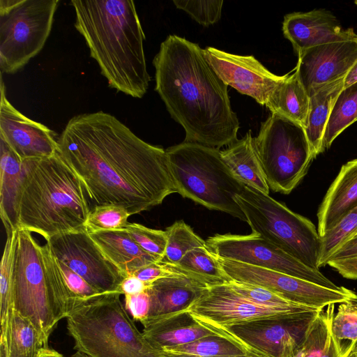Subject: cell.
I'll return each mask as SVG.
<instances>
[{"mask_svg":"<svg viewBox=\"0 0 357 357\" xmlns=\"http://www.w3.org/2000/svg\"><path fill=\"white\" fill-rule=\"evenodd\" d=\"M57 142L59 154L96 204L122 206L132 215L176 192L165 150L109 113L73 116Z\"/></svg>","mask_w":357,"mask_h":357,"instance_id":"obj_1","label":"cell"},{"mask_svg":"<svg viewBox=\"0 0 357 357\" xmlns=\"http://www.w3.org/2000/svg\"><path fill=\"white\" fill-rule=\"evenodd\" d=\"M155 91L184 129V142L219 149L237 140L239 122L227 85L208 63L204 50L169 35L153 60Z\"/></svg>","mask_w":357,"mask_h":357,"instance_id":"obj_2","label":"cell"},{"mask_svg":"<svg viewBox=\"0 0 357 357\" xmlns=\"http://www.w3.org/2000/svg\"><path fill=\"white\" fill-rule=\"evenodd\" d=\"M74 26L110 88L132 98L147 91L145 36L131 0H73Z\"/></svg>","mask_w":357,"mask_h":357,"instance_id":"obj_3","label":"cell"},{"mask_svg":"<svg viewBox=\"0 0 357 357\" xmlns=\"http://www.w3.org/2000/svg\"><path fill=\"white\" fill-rule=\"evenodd\" d=\"M19 229L51 237L84 228L90 211L84 185L59 153L24 160Z\"/></svg>","mask_w":357,"mask_h":357,"instance_id":"obj_4","label":"cell"},{"mask_svg":"<svg viewBox=\"0 0 357 357\" xmlns=\"http://www.w3.org/2000/svg\"><path fill=\"white\" fill-rule=\"evenodd\" d=\"M116 292L70 299L67 328L87 357H161L128 314Z\"/></svg>","mask_w":357,"mask_h":357,"instance_id":"obj_5","label":"cell"},{"mask_svg":"<svg viewBox=\"0 0 357 357\" xmlns=\"http://www.w3.org/2000/svg\"><path fill=\"white\" fill-rule=\"evenodd\" d=\"M165 151L176 192L208 209L246 221L236 202L245 185L231 172L219 149L183 142Z\"/></svg>","mask_w":357,"mask_h":357,"instance_id":"obj_6","label":"cell"},{"mask_svg":"<svg viewBox=\"0 0 357 357\" xmlns=\"http://www.w3.org/2000/svg\"><path fill=\"white\" fill-rule=\"evenodd\" d=\"M252 233L257 234L305 266L319 271L321 237L308 218L268 195L245 186L236 197Z\"/></svg>","mask_w":357,"mask_h":357,"instance_id":"obj_7","label":"cell"},{"mask_svg":"<svg viewBox=\"0 0 357 357\" xmlns=\"http://www.w3.org/2000/svg\"><path fill=\"white\" fill-rule=\"evenodd\" d=\"M15 310L38 331L45 348L58 322L63 319L45 262L43 246L31 232L18 229L13 259Z\"/></svg>","mask_w":357,"mask_h":357,"instance_id":"obj_8","label":"cell"},{"mask_svg":"<svg viewBox=\"0 0 357 357\" xmlns=\"http://www.w3.org/2000/svg\"><path fill=\"white\" fill-rule=\"evenodd\" d=\"M254 145L269 188L276 192L289 194L313 160L304 128L278 114L261 123Z\"/></svg>","mask_w":357,"mask_h":357,"instance_id":"obj_9","label":"cell"},{"mask_svg":"<svg viewBox=\"0 0 357 357\" xmlns=\"http://www.w3.org/2000/svg\"><path fill=\"white\" fill-rule=\"evenodd\" d=\"M58 0L0 1V69L13 74L44 47Z\"/></svg>","mask_w":357,"mask_h":357,"instance_id":"obj_10","label":"cell"},{"mask_svg":"<svg viewBox=\"0 0 357 357\" xmlns=\"http://www.w3.org/2000/svg\"><path fill=\"white\" fill-rule=\"evenodd\" d=\"M319 310L296 316L212 328L210 330L217 336L231 341L251 355L259 357H295L309 326Z\"/></svg>","mask_w":357,"mask_h":357,"instance_id":"obj_11","label":"cell"},{"mask_svg":"<svg viewBox=\"0 0 357 357\" xmlns=\"http://www.w3.org/2000/svg\"><path fill=\"white\" fill-rule=\"evenodd\" d=\"M206 244L211 252L220 258L280 272L333 289L342 287L255 233L217 234L208 237Z\"/></svg>","mask_w":357,"mask_h":357,"instance_id":"obj_12","label":"cell"},{"mask_svg":"<svg viewBox=\"0 0 357 357\" xmlns=\"http://www.w3.org/2000/svg\"><path fill=\"white\" fill-rule=\"evenodd\" d=\"M319 310L302 305L289 307L260 305L241 297L226 283L204 289L185 311L196 322L210 329Z\"/></svg>","mask_w":357,"mask_h":357,"instance_id":"obj_13","label":"cell"},{"mask_svg":"<svg viewBox=\"0 0 357 357\" xmlns=\"http://www.w3.org/2000/svg\"><path fill=\"white\" fill-rule=\"evenodd\" d=\"M215 257L231 280L265 288L293 303L321 309L330 304L357 301V294L343 286L333 289L280 272Z\"/></svg>","mask_w":357,"mask_h":357,"instance_id":"obj_14","label":"cell"},{"mask_svg":"<svg viewBox=\"0 0 357 357\" xmlns=\"http://www.w3.org/2000/svg\"><path fill=\"white\" fill-rule=\"evenodd\" d=\"M46 243L59 261L100 293H119L126 277L106 258L84 228L55 235Z\"/></svg>","mask_w":357,"mask_h":357,"instance_id":"obj_15","label":"cell"},{"mask_svg":"<svg viewBox=\"0 0 357 357\" xmlns=\"http://www.w3.org/2000/svg\"><path fill=\"white\" fill-rule=\"evenodd\" d=\"M209 65L227 86L252 97L261 105L267 102L286 77L270 72L253 56L230 54L213 47L204 49Z\"/></svg>","mask_w":357,"mask_h":357,"instance_id":"obj_16","label":"cell"},{"mask_svg":"<svg viewBox=\"0 0 357 357\" xmlns=\"http://www.w3.org/2000/svg\"><path fill=\"white\" fill-rule=\"evenodd\" d=\"M55 136L52 130L26 117L8 101L1 77L0 139L24 160L50 157L58 153Z\"/></svg>","mask_w":357,"mask_h":357,"instance_id":"obj_17","label":"cell"},{"mask_svg":"<svg viewBox=\"0 0 357 357\" xmlns=\"http://www.w3.org/2000/svg\"><path fill=\"white\" fill-rule=\"evenodd\" d=\"M295 70L308 93L312 89L345 78L357 62V39L314 46L298 54Z\"/></svg>","mask_w":357,"mask_h":357,"instance_id":"obj_18","label":"cell"},{"mask_svg":"<svg viewBox=\"0 0 357 357\" xmlns=\"http://www.w3.org/2000/svg\"><path fill=\"white\" fill-rule=\"evenodd\" d=\"M282 31L297 54L323 44L357 39L352 28L343 29L336 17L325 9L286 15Z\"/></svg>","mask_w":357,"mask_h":357,"instance_id":"obj_19","label":"cell"},{"mask_svg":"<svg viewBox=\"0 0 357 357\" xmlns=\"http://www.w3.org/2000/svg\"><path fill=\"white\" fill-rule=\"evenodd\" d=\"M357 206V158L343 165L328 188L318 212V231L321 237L335 227Z\"/></svg>","mask_w":357,"mask_h":357,"instance_id":"obj_20","label":"cell"},{"mask_svg":"<svg viewBox=\"0 0 357 357\" xmlns=\"http://www.w3.org/2000/svg\"><path fill=\"white\" fill-rule=\"evenodd\" d=\"M0 215L7 236L19 229V204L26 174L24 160L0 139Z\"/></svg>","mask_w":357,"mask_h":357,"instance_id":"obj_21","label":"cell"},{"mask_svg":"<svg viewBox=\"0 0 357 357\" xmlns=\"http://www.w3.org/2000/svg\"><path fill=\"white\" fill-rule=\"evenodd\" d=\"M141 324L142 333L156 349L190 343L206 337L217 336L196 322L185 311L164 317H147Z\"/></svg>","mask_w":357,"mask_h":357,"instance_id":"obj_22","label":"cell"},{"mask_svg":"<svg viewBox=\"0 0 357 357\" xmlns=\"http://www.w3.org/2000/svg\"><path fill=\"white\" fill-rule=\"evenodd\" d=\"M206 287L185 275L153 282L147 289L151 301L148 317H169L184 312Z\"/></svg>","mask_w":357,"mask_h":357,"instance_id":"obj_23","label":"cell"},{"mask_svg":"<svg viewBox=\"0 0 357 357\" xmlns=\"http://www.w3.org/2000/svg\"><path fill=\"white\" fill-rule=\"evenodd\" d=\"M106 258L126 278L161 258L141 248L125 229L89 233Z\"/></svg>","mask_w":357,"mask_h":357,"instance_id":"obj_24","label":"cell"},{"mask_svg":"<svg viewBox=\"0 0 357 357\" xmlns=\"http://www.w3.org/2000/svg\"><path fill=\"white\" fill-rule=\"evenodd\" d=\"M220 154L233 174L245 186L269 194V186L257 155L250 130L243 138L229 144L227 149L220 151Z\"/></svg>","mask_w":357,"mask_h":357,"instance_id":"obj_25","label":"cell"},{"mask_svg":"<svg viewBox=\"0 0 357 357\" xmlns=\"http://www.w3.org/2000/svg\"><path fill=\"white\" fill-rule=\"evenodd\" d=\"M344 79L315 87L307 93L310 103L305 131L313 159L324 152L325 129L335 100L344 88Z\"/></svg>","mask_w":357,"mask_h":357,"instance_id":"obj_26","label":"cell"},{"mask_svg":"<svg viewBox=\"0 0 357 357\" xmlns=\"http://www.w3.org/2000/svg\"><path fill=\"white\" fill-rule=\"evenodd\" d=\"M309 96L301 83L296 70L286 75L276 87L266 107L271 113L278 114L306 127L309 111Z\"/></svg>","mask_w":357,"mask_h":357,"instance_id":"obj_27","label":"cell"},{"mask_svg":"<svg viewBox=\"0 0 357 357\" xmlns=\"http://www.w3.org/2000/svg\"><path fill=\"white\" fill-rule=\"evenodd\" d=\"M1 341L8 344L10 357H38L45 348L40 334L33 324L13 310L7 331Z\"/></svg>","mask_w":357,"mask_h":357,"instance_id":"obj_28","label":"cell"},{"mask_svg":"<svg viewBox=\"0 0 357 357\" xmlns=\"http://www.w3.org/2000/svg\"><path fill=\"white\" fill-rule=\"evenodd\" d=\"M176 265L207 287L231 281L206 245L188 251Z\"/></svg>","mask_w":357,"mask_h":357,"instance_id":"obj_29","label":"cell"},{"mask_svg":"<svg viewBox=\"0 0 357 357\" xmlns=\"http://www.w3.org/2000/svg\"><path fill=\"white\" fill-rule=\"evenodd\" d=\"M356 121L357 82L343 88L335 100L323 137V151L329 149L336 137Z\"/></svg>","mask_w":357,"mask_h":357,"instance_id":"obj_30","label":"cell"},{"mask_svg":"<svg viewBox=\"0 0 357 357\" xmlns=\"http://www.w3.org/2000/svg\"><path fill=\"white\" fill-rule=\"evenodd\" d=\"M16 232L7 236L0 268L1 335L7 331L14 307L13 259Z\"/></svg>","mask_w":357,"mask_h":357,"instance_id":"obj_31","label":"cell"},{"mask_svg":"<svg viewBox=\"0 0 357 357\" xmlns=\"http://www.w3.org/2000/svg\"><path fill=\"white\" fill-rule=\"evenodd\" d=\"M335 304L320 309L309 326L295 357H321L331 338Z\"/></svg>","mask_w":357,"mask_h":357,"instance_id":"obj_32","label":"cell"},{"mask_svg":"<svg viewBox=\"0 0 357 357\" xmlns=\"http://www.w3.org/2000/svg\"><path fill=\"white\" fill-rule=\"evenodd\" d=\"M162 351L199 357H245V349L219 336L206 337L196 341L164 349Z\"/></svg>","mask_w":357,"mask_h":357,"instance_id":"obj_33","label":"cell"},{"mask_svg":"<svg viewBox=\"0 0 357 357\" xmlns=\"http://www.w3.org/2000/svg\"><path fill=\"white\" fill-rule=\"evenodd\" d=\"M167 245L161 261L176 264L190 250L206 246V241L196 234L183 220L175 222L166 228Z\"/></svg>","mask_w":357,"mask_h":357,"instance_id":"obj_34","label":"cell"},{"mask_svg":"<svg viewBox=\"0 0 357 357\" xmlns=\"http://www.w3.org/2000/svg\"><path fill=\"white\" fill-rule=\"evenodd\" d=\"M131 215L122 206L96 204L90 210L84 229L88 233L124 229Z\"/></svg>","mask_w":357,"mask_h":357,"instance_id":"obj_35","label":"cell"},{"mask_svg":"<svg viewBox=\"0 0 357 357\" xmlns=\"http://www.w3.org/2000/svg\"><path fill=\"white\" fill-rule=\"evenodd\" d=\"M357 235V206L321 237L319 267L326 266L328 257L344 243Z\"/></svg>","mask_w":357,"mask_h":357,"instance_id":"obj_36","label":"cell"},{"mask_svg":"<svg viewBox=\"0 0 357 357\" xmlns=\"http://www.w3.org/2000/svg\"><path fill=\"white\" fill-rule=\"evenodd\" d=\"M135 243L146 252L163 258L167 245L165 231L148 228L141 224L130 223L124 228Z\"/></svg>","mask_w":357,"mask_h":357,"instance_id":"obj_37","label":"cell"},{"mask_svg":"<svg viewBox=\"0 0 357 357\" xmlns=\"http://www.w3.org/2000/svg\"><path fill=\"white\" fill-rule=\"evenodd\" d=\"M331 331L340 341L357 342V301L339 304L331 321Z\"/></svg>","mask_w":357,"mask_h":357,"instance_id":"obj_38","label":"cell"},{"mask_svg":"<svg viewBox=\"0 0 357 357\" xmlns=\"http://www.w3.org/2000/svg\"><path fill=\"white\" fill-rule=\"evenodd\" d=\"M178 9L186 12L199 24L208 26L218 22L222 14L223 1L174 0Z\"/></svg>","mask_w":357,"mask_h":357,"instance_id":"obj_39","label":"cell"},{"mask_svg":"<svg viewBox=\"0 0 357 357\" xmlns=\"http://www.w3.org/2000/svg\"><path fill=\"white\" fill-rule=\"evenodd\" d=\"M326 265L343 278L357 280V235L344 243L327 259Z\"/></svg>","mask_w":357,"mask_h":357,"instance_id":"obj_40","label":"cell"},{"mask_svg":"<svg viewBox=\"0 0 357 357\" xmlns=\"http://www.w3.org/2000/svg\"><path fill=\"white\" fill-rule=\"evenodd\" d=\"M227 284L241 297L260 305L289 307L298 305L291 303L272 291L259 286L233 280Z\"/></svg>","mask_w":357,"mask_h":357,"instance_id":"obj_41","label":"cell"},{"mask_svg":"<svg viewBox=\"0 0 357 357\" xmlns=\"http://www.w3.org/2000/svg\"><path fill=\"white\" fill-rule=\"evenodd\" d=\"M181 275H188L195 279L190 273L183 271L176 264L165 263L161 261L144 266L132 274L148 284L161 278Z\"/></svg>","mask_w":357,"mask_h":357,"instance_id":"obj_42","label":"cell"},{"mask_svg":"<svg viewBox=\"0 0 357 357\" xmlns=\"http://www.w3.org/2000/svg\"><path fill=\"white\" fill-rule=\"evenodd\" d=\"M59 267L64 280L70 290L76 297L89 298L100 294L98 291L91 286L83 278L71 270L68 266L57 259Z\"/></svg>","mask_w":357,"mask_h":357,"instance_id":"obj_43","label":"cell"},{"mask_svg":"<svg viewBox=\"0 0 357 357\" xmlns=\"http://www.w3.org/2000/svg\"><path fill=\"white\" fill-rule=\"evenodd\" d=\"M124 306L133 319L142 322L149 314L150 296L146 291L134 295H124Z\"/></svg>","mask_w":357,"mask_h":357,"instance_id":"obj_44","label":"cell"},{"mask_svg":"<svg viewBox=\"0 0 357 357\" xmlns=\"http://www.w3.org/2000/svg\"><path fill=\"white\" fill-rule=\"evenodd\" d=\"M150 284L145 283L134 275L125 278L121 282L119 293L121 295H134L146 291Z\"/></svg>","mask_w":357,"mask_h":357,"instance_id":"obj_45","label":"cell"},{"mask_svg":"<svg viewBox=\"0 0 357 357\" xmlns=\"http://www.w3.org/2000/svg\"><path fill=\"white\" fill-rule=\"evenodd\" d=\"M357 82V62L344 79V88Z\"/></svg>","mask_w":357,"mask_h":357,"instance_id":"obj_46","label":"cell"},{"mask_svg":"<svg viewBox=\"0 0 357 357\" xmlns=\"http://www.w3.org/2000/svg\"><path fill=\"white\" fill-rule=\"evenodd\" d=\"M38 357H63V356L55 350L43 348L40 351Z\"/></svg>","mask_w":357,"mask_h":357,"instance_id":"obj_47","label":"cell"},{"mask_svg":"<svg viewBox=\"0 0 357 357\" xmlns=\"http://www.w3.org/2000/svg\"><path fill=\"white\" fill-rule=\"evenodd\" d=\"M161 357H199L195 356H190V355H186V354H174V353H170V352H166V351H162L161 352ZM245 357H259L255 355H248Z\"/></svg>","mask_w":357,"mask_h":357,"instance_id":"obj_48","label":"cell"},{"mask_svg":"<svg viewBox=\"0 0 357 357\" xmlns=\"http://www.w3.org/2000/svg\"><path fill=\"white\" fill-rule=\"evenodd\" d=\"M0 357H10L8 344L6 341H1Z\"/></svg>","mask_w":357,"mask_h":357,"instance_id":"obj_49","label":"cell"},{"mask_svg":"<svg viewBox=\"0 0 357 357\" xmlns=\"http://www.w3.org/2000/svg\"><path fill=\"white\" fill-rule=\"evenodd\" d=\"M345 357H357V344L353 347Z\"/></svg>","mask_w":357,"mask_h":357,"instance_id":"obj_50","label":"cell"},{"mask_svg":"<svg viewBox=\"0 0 357 357\" xmlns=\"http://www.w3.org/2000/svg\"><path fill=\"white\" fill-rule=\"evenodd\" d=\"M354 3L357 5V1H354Z\"/></svg>","mask_w":357,"mask_h":357,"instance_id":"obj_51","label":"cell"},{"mask_svg":"<svg viewBox=\"0 0 357 357\" xmlns=\"http://www.w3.org/2000/svg\"><path fill=\"white\" fill-rule=\"evenodd\" d=\"M349 352H348V353H349ZM345 356H344V357H345Z\"/></svg>","mask_w":357,"mask_h":357,"instance_id":"obj_52","label":"cell"}]
</instances>
